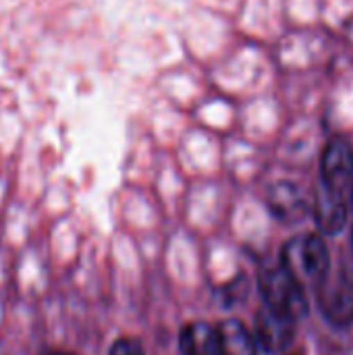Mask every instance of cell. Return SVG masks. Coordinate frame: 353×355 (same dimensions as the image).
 <instances>
[{
    "label": "cell",
    "mask_w": 353,
    "mask_h": 355,
    "mask_svg": "<svg viewBox=\"0 0 353 355\" xmlns=\"http://www.w3.org/2000/svg\"><path fill=\"white\" fill-rule=\"evenodd\" d=\"M281 266L304 287H318L329 277L331 256L327 243L320 235L308 233L304 237L291 239L283 248Z\"/></svg>",
    "instance_id": "6da1fadb"
},
{
    "label": "cell",
    "mask_w": 353,
    "mask_h": 355,
    "mask_svg": "<svg viewBox=\"0 0 353 355\" xmlns=\"http://www.w3.org/2000/svg\"><path fill=\"white\" fill-rule=\"evenodd\" d=\"M258 287L268 308L285 316H291L293 320H300L302 316L308 314V300L304 293L306 289L283 266H273L262 270L258 279Z\"/></svg>",
    "instance_id": "7a4b0ae2"
},
{
    "label": "cell",
    "mask_w": 353,
    "mask_h": 355,
    "mask_svg": "<svg viewBox=\"0 0 353 355\" xmlns=\"http://www.w3.org/2000/svg\"><path fill=\"white\" fill-rule=\"evenodd\" d=\"M295 322L291 316H285L268 306L256 312V343L268 354L285 352L295 337Z\"/></svg>",
    "instance_id": "3957f363"
},
{
    "label": "cell",
    "mask_w": 353,
    "mask_h": 355,
    "mask_svg": "<svg viewBox=\"0 0 353 355\" xmlns=\"http://www.w3.org/2000/svg\"><path fill=\"white\" fill-rule=\"evenodd\" d=\"M316 300L322 316L335 327L353 324V287L345 281H329V277L316 287Z\"/></svg>",
    "instance_id": "277c9868"
},
{
    "label": "cell",
    "mask_w": 353,
    "mask_h": 355,
    "mask_svg": "<svg viewBox=\"0 0 353 355\" xmlns=\"http://www.w3.org/2000/svg\"><path fill=\"white\" fill-rule=\"evenodd\" d=\"M353 177V150L343 137H335L327 144L322 154V183L331 189L345 193Z\"/></svg>",
    "instance_id": "5b68a950"
},
{
    "label": "cell",
    "mask_w": 353,
    "mask_h": 355,
    "mask_svg": "<svg viewBox=\"0 0 353 355\" xmlns=\"http://www.w3.org/2000/svg\"><path fill=\"white\" fill-rule=\"evenodd\" d=\"M314 216L316 225L322 233L335 235L339 233L347 223V204L341 191L331 189L327 183H318L316 196H314Z\"/></svg>",
    "instance_id": "8992f818"
},
{
    "label": "cell",
    "mask_w": 353,
    "mask_h": 355,
    "mask_svg": "<svg viewBox=\"0 0 353 355\" xmlns=\"http://www.w3.org/2000/svg\"><path fill=\"white\" fill-rule=\"evenodd\" d=\"M268 206L273 214L283 220H300L314 208L306 191L298 183H291V181H281L270 187Z\"/></svg>",
    "instance_id": "52a82bcc"
},
{
    "label": "cell",
    "mask_w": 353,
    "mask_h": 355,
    "mask_svg": "<svg viewBox=\"0 0 353 355\" xmlns=\"http://www.w3.org/2000/svg\"><path fill=\"white\" fill-rule=\"evenodd\" d=\"M183 355H223L216 329L206 322H191L181 331L179 339Z\"/></svg>",
    "instance_id": "ba28073f"
},
{
    "label": "cell",
    "mask_w": 353,
    "mask_h": 355,
    "mask_svg": "<svg viewBox=\"0 0 353 355\" xmlns=\"http://www.w3.org/2000/svg\"><path fill=\"white\" fill-rule=\"evenodd\" d=\"M223 355H256V339L239 320H225L216 327Z\"/></svg>",
    "instance_id": "9c48e42d"
},
{
    "label": "cell",
    "mask_w": 353,
    "mask_h": 355,
    "mask_svg": "<svg viewBox=\"0 0 353 355\" xmlns=\"http://www.w3.org/2000/svg\"><path fill=\"white\" fill-rule=\"evenodd\" d=\"M110 355H146L144 347L135 339H119L110 347Z\"/></svg>",
    "instance_id": "30bf717a"
},
{
    "label": "cell",
    "mask_w": 353,
    "mask_h": 355,
    "mask_svg": "<svg viewBox=\"0 0 353 355\" xmlns=\"http://www.w3.org/2000/svg\"><path fill=\"white\" fill-rule=\"evenodd\" d=\"M42 355H77V354H71V352H62V349H48V352H44Z\"/></svg>",
    "instance_id": "8fae6325"
},
{
    "label": "cell",
    "mask_w": 353,
    "mask_h": 355,
    "mask_svg": "<svg viewBox=\"0 0 353 355\" xmlns=\"http://www.w3.org/2000/svg\"><path fill=\"white\" fill-rule=\"evenodd\" d=\"M352 204H353V191H352Z\"/></svg>",
    "instance_id": "7c38bea8"
},
{
    "label": "cell",
    "mask_w": 353,
    "mask_h": 355,
    "mask_svg": "<svg viewBox=\"0 0 353 355\" xmlns=\"http://www.w3.org/2000/svg\"><path fill=\"white\" fill-rule=\"evenodd\" d=\"M295 355H300V354H295Z\"/></svg>",
    "instance_id": "4fadbf2b"
},
{
    "label": "cell",
    "mask_w": 353,
    "mask_h": 355,
    "mask_svg": "<svg viewBox=\"0 0 353 355\" xmlns=\"http://www.w3.org/2000/svg\"><path fill=\"white\" fill-rule=\"evenodd\" d=\"M352 243H353V239H352Z\"/></svg>",
    "instance_id": "5bb4252c"
}]
</instances>
